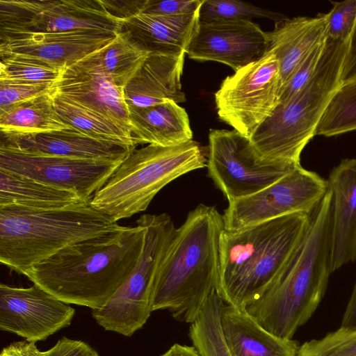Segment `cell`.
I'll return each mask as SVG.
<instances>
[{
	"mask_svg": "<svg viewBox=\"0 0 356 356\" xmlns=\"http://www.w3.org/2000/svg\"><path fill=\"white\" fill-rule=\"evenodd\" d=\"M136 224L71 245L24 275L64 302L100 309L126 280L141 254L145 227L138 220Z\"/></svg>",
	"mask_w": 356,
	"mask_h": 356,
	"instance_id": "6da1fadb",
	"label": "cell"
},
{
	"mask_svg": "<svg viewBox=\"0 0 356 356\" xmlns=\"http://www.w3.org/2000/svg\"><path fill=\"white\" fill-rule=\"evenodd\" d=\"M224 229L222 214L216 207L200 204L188 213L157 272L152 312L167 309L184 323L197 318L209 297L218 293Z\"/></svg>",
	"mask_w": 356,
	"mask_h": 356,
	"instance_id": "7a4b0ae2",
	"label": "cell"
},
{
	"mask_svg": "<svg viewBox=\"0 0 356 356\" xmlns=\"http://www.w3.org/2000/svg\"><path fill=\"white\" fill-rule=\"evenodd\" d=\"M331 225L332 193L328 188L311 213L305 234L273 285L246 307L274 335L292 339L321 302L332 273Z\"/></svg>",
	"mask_w": 356,
	"mask_h": 356,
	"instance_id": "3957f363",
	"label": "cell"
},
{
	"mask_svg": "<svg viewBox=\"0 0 356 356\" xmlns=\"http://www.w3.org/2000/svg\"><path fill=\"white\" fill-rule=\"evenodd\" d=\"M310 214L296 213L222 231L218 293L227 305L245 309L264 295L305 234Z\"/></svg>",
	"mask_w": 356,
	"mask_h": 356,
	"instance_id": "277c9868",
	"label": "cell"
},
{
	"mask_svg": "<svg viewBox=\"0 0 356 356\" xmlns=\"http://www.w3.org/2000/svg\"><path fill=\"white\" fill-rule=\"evenodd\" d=\"M90 202L54 209L0 206L1 263L25 275L71 245L122 227Z\"/></svg>",
	"mask_w": 356,
	"mask_h": 356,
	"instance_id": "5b68a950",
	"label": "cell"
},
{
	"mask_svg": "<svg viewBox=\"0 0 356 356\" xmlns=\"http://www.w3.org/2000/svg\"><path fill=\"white\" fill-rule=\"evenodd\" d=\"M348 41L327 38L325 51L309 82L289 100L278 103L249 139L264 159L300 164L331 99L341 86Z\"/></svg>",
	"mask_w": 356,
	"mask_h": 356,
	"instance_id": "8992f818",
	"label": "cell"
},
{
	"mask_svg": "<svg viewBox=\"0 0 356 356\" xmlns=\"http://www.w3.org/2000/svg\"><path fill=\"white\" fill-rule=\"evenodd\" d=\"M204 148L191 140L175 146L155 145L134 149L90 200L115 221L147 209L167 184L207 166Z\"/></svg>",
	"mask_w": 356,
	"mask_h": 356,
	"instance_id": "52a82bcc",
	"label": "cell"
},
{
	"mask_svg": "<svg viewBox=\"0 0 356 356\" xmlns=\"http://www.w3.org/2000/svg\"><path fill=\"white\" fill-rule=\"evenodd\" d=\"M138 220L145 227V236L137 264L109 300L92 312L105 330L125 337L142 328L152 312L154 280L177 229L167 213L144 214Z\"/></svg>",
	"mask_w": 356,
	"mask_h": 356,
	"instance_id": "ba28073f",
	"label": "cell"
},
{
	"mask_svg": "<svg viewBox=\"0 0 356 356\" xmlns=\"http://www.w3.org/2000/svg\"><path fill=\"white\" fill-rule=\"evenodd\" d=\"M299 165L264 159L249 138L234 129L209 131L208 175L228 202L259 192Z\"/></svg>",
	"mask_w": 356,
	"mask_h": 356,
	"instance_id": "9c48e42d",
	"label": "cell"
},
{
	"mask_svg": "<svg viewBox=\"0 0 356 356\" xmlns=\"http://www.w3.org/2000/svg\"><path fill=\"white\" fill-rule=\"evenodd\" d=\"M281 89L279 62L267 51L222 81L215 93L218 116L249 138L278 104Z\"/></svg>",
	"mask_w": 356,
	"mask_h": 356,
	"instance_id": "30bf717a",
	"label": "cell"
},
{
	"mask_svg": "<svg viewBox=\"0 0 356 356\" xmlns=\"http://www.w3.org/2000/svg\"><path fill=\"white\" fill-rule=\"evenodd\" d=\"M122 24L101 0H0V36L79 29L118 33Z\"/></svg>",
	"mask_w": 356,
	"mask_h": 356,
	"instance_id": "8fae6325",
	"label": "cell"
},
{
	"mask_svg": "<svg viewBox=\"0 0 356 356\" xmlns=\"http://www.w3.org/2000/svg\"><path fill=\"white\" fill-rule=\"evenodd\" d=\"M327 190V180L300 165L259 192L229 202L222 214L225 229L236 230L296 213L310 214Z\"/></svg>",
	"mask_w": 356,
	"mask_h": 356,
	"instance_id": "7c38bea8",
	"label": "cell"
},
{
	"mask_svg": "<svg viewBox=\"0 0 356 356\" xmlns=\"http://www.w3.org/2000/svg\"><path fill=\"white\" fill-rule=\"evenodd\" d=\"M122 161L33 154L0 145L1 170L72 191L84 202L91 200Z\"/></svg>",
	"mask_w": 356,
	"mask_h": 356,
	"instance_id": "4fadbf2b",
	"label": "cell"
},
{
	"mask_svg": "<svg viewBox=\"0 0 356 356\" xmlns=\"http://www.w3.org/2000/svg\"><path fill=\"white\" fill-rule=\"evenodd\" d=\"M75 309L40 286L0 284V330L30 342L46 340L68 327Z\"/></svg>",
	"mask_w": 356,
	"mask_h": 356,
	"instance_id": "5bb4252c",
	"label": "cell"
},
{
	"mask_svg": "<svg viewBox=\"0 0 356 356\" xmlns=\"http://www.w3.org/2000/svg\"><path fill=\"white\" fill-rule=\"evenodd\" d=\"M118 33L79 29L3 35L0 36V56L1 58L29 60L65 69L109 44Z\"/></svg>",
	"mask_w": 356,
	"mask_h": 356,
	"instance_id": "9a60e30c",
	"label": "cell"
},
{
	"mask_svg": "<svg viewBox=\"0 0 356 356\" xmlns=\"http://www.w3.org/2000/svg\"><path fill=\"white\" fill-rule=\"evenodd\" d=\"M267 49V32L252 21L200 22L186 54L199 61L222 63L235 72Z\"/></svg>",
	"mask_w": 356,
	"mask_h": 356,
	"instance_id": "2e32d148",
	"label": "cell"
},
{
	"mask_svg": "<svg viewBox=\"0 0 356 356\" xmlns=\"http://www.w3.org/2000/svg\"><path fill=\"white\" fill-rule=\"evenodd\" d=\"M52 89L110 119L132 134L124 89L118 87L101 70L77 62L63 70Z\"/></svg>",
	"mask_w": 356,
	"mask_h": 356,
	"instance_id": "e0dca14e",
	"label": "cell"
},
{
	"mask_svg": "<svg viewBox=\"0 0 356 356\" xmlns=\"http://www.w3.org/2000/svg\"><path fill=\"white\" fill-rule=\"evenodd\" d=\"M332 193L331 271L356 259V159H343L327 180Z\"/></svg>",
	"mask_w": 356,
	"mask_h": 356,
	"instance_id": "ac0fdd59",
	"label": "cell"
},
{
	"mask_svg": "<svg viewBox=\"0 0 356 356\" xmlns=\"http://www.w3.org/2000/svg\"><path fill=\"white\" fill-rule=\"evenodd\" d=\"M185 55L149 54L124 88L128 108L147 107L168 101L185 102L181 83Z\"/></svg>",
	"mask_w": 356,
	"mask_h": 356,
	"instance_id": "d6986e66",
	"label": "cell"
},
{
	"mask_svg": "<svg viewBox=\"0 0 356 356\" xmlns=\"http://www.w3.org/2000/svg\"><path fill=\"white\" fill-rule=\"evenodd\" d=\"M39 154L83 159L124 160L136 148L98 139L75 129L18 137L1 136V144Z\"/></svg>",
	"mask_w": 356,
	"mask_h": 356,
	"instance_id": "ffe728a7",
	"label": "cell"
},
{
	"mask_svg": "<svg viewBox=\"0 0 356 356\" xmlns=\"http://www.w3.org/2000/svg\"><path fill=\"white\" fill-rule=\"evenodd\" d=\"M199 11L179 15L138 13L123 21L126 32L149 54H186L198 26Z\"/></svg>",
	"mask_w": 356,
	"mask_h": 356,
	"instance_id": "44dd1931",
	"label": "cell"
},
{
	"mask_svg": "<svg viewBox=\"0 0 356 356\" xmlns=\"http://www.w3.org/2000/svg\"><path fill=\"white\" fill-rule=\"evenodd\" d=\"M275 22L274 29L267 32V51L279 62L282 88L310 51L327 38V19L326 14H319Z\"/></svg>",
	"mask_w": 356,
	"mask_h": 356,
	"instance_id": "7402d4cb",
	"label": "cell"
},
{
	"mask_svg": "<svg viewBox=\"0 0 356 356\" xmlns=\"http://www.w3.org/2000/svg\"><path fill=\"white\" fill-rule=\"evenodd\" d=\"M221 324L232 356H297V341L274 335L246 309H238L225 303Z\"/></svg>",
	"mask_w": 356,
	"mask_h": 356,
	"instance_id": "603a6c76",
	"label": "cell"
},
{
	"mask_svg": "<svg viewBox=\"0 0 356 356\" xmlns=\"http://www.w3.org/2000/svg\"><path fill=\"white\" fill-rule=\"evenodd\" d=\"M128 109L131 133L137 145L170 147L193 140L188 113L173 101Z\"/></svg>",
	"mask_w": 356,
	"mask_h": 356,
	"instance_id": "cb8c5ba5",
	"label": "cell"
},
{
	"mask_svg": "<svg viewBox=\"0 0 356 356\" xmlns=\"http://www.w3.org/2000/svg\"><path fill=\"white\" fill-rule=\"evenodd\" d=\"M83 202L72 191L0 169V206L54 209Z\"/></svg>",
	"mask_w": 356,
	"mask_h": 356,
	"instance_id": "d4e9b609",
	"label": "cell"
},
{
	"mask_svg": "<svg viewBox=\"0 0 356 356\" xmlns=\"http://www.w3.org/2000/svg\"><path fill=\"white\" fill-rule=\"evenodd\" d=\"M51 92L1 111V136L18 137L72 129L56 113Z\"/></svg>",
	"mask_w": 356,
	"mask_h": 356,
	"instance_id": "484cf974",
	"label": "cell"
},
{
	"mask_svg": "<svg viewBox=\"0 0 356 356\" xmlns=\"http://www.w3.org/2000/svg\"><path fill=\"white\" fill-rule=\"evenodd\" d=\"M149 54L126 32L120 31L109 44L78 62L101 70L124 89Z\"/></svg>",
	"mask_w": 356,
	"mask_h": 356,
	"instance_id": "4316f807",
	"label": "cell"
},
{
	"mask_svg": "<svg viewBox=\"0 0 356 356\" xmlns=\"http://www.w3.org/2000/svg\"><path fill=\"white\" fill-rule=\"evenodd\" d=\"M51 95L56 113L72 128L98 139L136 147L132 134L110 119L63 97L53 89Z\"/></svg>",
	"mask_w": 356,
	"mask_h": 356,
	"instance_id": "83f0119b",
	"label": "cell"
},
{
	"mask_svg": "<svg viewBox=\"0 0 356 356\" xmlns=\"http://www.w3.org/2000/svg\"><path fill=\"white\" fill-rule=\"evenodd\" d=\"M222 297L213 293L197 318L191 323L189 337L200 356H232L221 324Z\"/></svg>",
	"mask_w": 356,
	"mask_h": 356,
	"instance_id": "f1b7e54d",
	"label": "cell"
},
{
	"mask_svg": "<svg viewBox=\"0 0 356 356\" xmlns=\"http://www.w3.org/2000/svg\"><path fill=\"white\" fill-rule=\"evenodd\" d=\"M356 130V81L343 83L328 104L315 136H337Z\"/></svg>",
	"mask_w": 356,
	"mask_h": 356,
	"instance_id": "f546056e",
	"label": "cell"
},
{
	"mask_svg": "<svg viewBox=\"0 0 356 356\" xmlns=\"http://www.w3.org/2000/svg\"><path fill=\"white\" fill-rule=\"evenodd\" d=\"M254 18L275 22L285 19L276 13L238 0H203L199 10L200 23L252 21Z\"/></svg>",
	"mask_w": 356,
	"mask_h": 356,
	"instance_id": "4dcf8cb0",
	"label": "cell"
},
{
	"mask_svg": "<svg viewBox=\"0 0 356 356\" xmlns=\"http://www.w3.org/2000/svg\"><path fill=\"white\" fill-rule=\"evenodd\" d=\"M64 70L29 60L1 58L0 80L54 83Z\"/></svg>",
	"mask_w": 356,
	"mask_h": 356,
	"instance_id": "1f68e13d",
	"label": "cell"
},
{
	"mask_svg": "<svg viewBox=\"0 0 356 356\" xmlns=\"http://www.w3.org/2000/svg\"><path fill=\"white\" fill-rule=\"evenodd\" d=\"M297 356H356V330L339 328L299 346Z\"/></svg>",
	"mask_w": 356,
	"mask_h": 356,
	"instance_id": "d6a6232c",
	"label": "cell"
},
{
	"mask_svg": "<svg viewBox=\"0 0 356 356\" xmlns=\"http://www.w3.org/2000/svg\"><path fill=\"white\" fill-rule=\"evenodd\" d=\"M54 83L0 80V112L51 92Z\"/></svg>",
	"mask_w": 356,
	"mask_h": 356,
	"instance_id": "836d02e7",
	"label": "cell"
},
{
	"mask_svg": "<svg viewBox=\"0 0 356 356\" xmlns=\"http://www.w3.org/2000/svg\"><path fill=\"white\" fill-rule=\"evenodd\" d=\"M327 40V38L313 48L299 64L290 79L282 88L279 103L289 100L309 82L323 55Z\"/></svg>",
	"mask_w": 356,
	"mask_h": 356,
	"instance_id": "e575fe53",
	"label": "cell"
},
{
	"mask_svg": "<svg viewBox=\"0 0 356 356\" xmlns=\"http://www.w3.org/2000/svg\"><path fill=\"white\" fill-rule=\"evenodd\" d=\"M332 3L333 7L326 14L327 38L334 40H349L356 26V0Z\"/></svg>",
	"mask_w": 356,
	"mask_h": 356,
	"instance_id": "d590c367",
	"label": "cell"
},
{
	"mask_svg": "<svg viewBox=\"0 0 356 356\" xmlns=\"http://www.w3.org/2000/svg\"><path fill=\"white\" fill-rule=\"evenodd\" d=\"M203 0H146L141 13L157 15H179L199 11Z\"/></svg>",
	"mask_w": 356,
	"mask_h": 356,
	"instance_id": "8d00e7d4",
	"label": "cell"
},
{
	"mask_svg": "<svg viewBox=\"0 0 356 356\" xmlns=\"http://www.w3.org/2000/svg\"><path fill=\"white\" fill-rule=\"evenodd\" d=\"M43 356H99L90 345L81 340L65 337L60 339L50 349L43 352Z\"/></svg>",
	"mask_w": 356,
	"mask_h": 356,
	"instance_id": "74e56055",
	"label": "cell"
},
{
	"mask_svg": "<svg viewBox=\"0 0 356 356\" xmlns=\"http://www.w3.org/2000/svg\"><path fill=\"white\" fill-rule=\"evenodd\" d=\"M101 1L111 15L122 21L140 13L146 2V0Z\"/></svg>",
	"mask_w": 356,
	"mask_h": 356,
	"instance_id": "f35d334b",
	"label": "cell"
},
{
	"mask_svg": "<svg viewBox=\"0 0 356 356\" xmlns=\"http://www.w3.org/2000/svg\"><path fill=\"white\" fill-rule=\"evenodd\" d=\"M341 81L342 84L356 81V26L348 41Z\"/></svg>",
	"mask_w": 356,
	"mask_h": 356,
	"instance_id": "ab89813d",
	"label": "cell"
},
{
	"mask_svg": "<svg viewBox=\"0 0 356 356\" xmlns=\"http://www.w3.org/2000/svg\"><path fill=\"white\" fill-rule=\"evenodd\" d=\"M0 356H43V352L37 348L35 343L26 340L15 341L5 346Z\"/></svg>",
	"mask_w": 356,
	"mask_h": 356,
	"instance_id": "60d3db41",
	"label": "cell"
},
{
	"mask_svg": "<svg viewBox=\"0 0 356 356\" xmlns=\"http://www.w3.org/2000/svg\"><path fill=\"white\" fill-rule=\"evenodd\" d=\"M340 328L356 330V281L345 309Z\"/></svg>",
	"mask_w": 356,
	"mask_h": 356,
	"instance_id": "b9f144b4",
	"label": "cell"
},
{
	"mask_svg": "<svg viewBox=\"0 0 356 356\" xmlns=\"http://www.w3.org/2000/svg\"><path fill=\"white\" fill-rule=\"evenodd\" d=\"M160 356H200L195 348L186 345L175 343Z\"/></svg>",
	"mask_w": 356,
	"mask_h": 356,
	"instance_id": "7bdbcfd3",
	"label": "cell"
}]
</instances>
